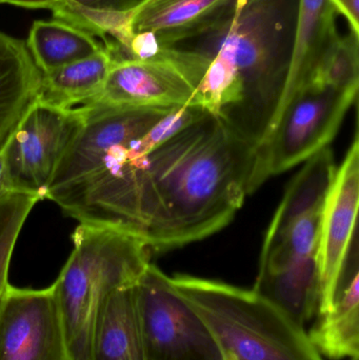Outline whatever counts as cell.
I'll return each instance as SVG.
<instances>
[{
    "label": "cell",
    "instance_id": "6da1fadb",
    "mask_svg": "<svg viewBox=\"0 0 359 360\" xmlns=\"http://www.w3.org/2000/svg\"><path fill=\"white\" fill-rule=\"evenodd\" d=\"M256 148L204 113L145 156L122 155L103 184L116 224L153 251L202 240L227 226L251 194Z\"/></svg>",
    "mask_w": 359,
    "mask_h": 360
},
{
    "label": "cell",
    "instance_id": "7a4b0ae2",
    "mask_svg": "<svg viewBox=\"0 0 359 360\" xmlns=\"http://www.w3.org/2000/svg\"><path fill=\"white\" fill-rule=\"evenodd\" d=\"M301 0H237L221 20L174 48L229 50L242 101L227 124L255 148L265 141L290 101L291 65Z\"/></svg>",
    "mask_w": 359,
    "mask_h": 360
},
{
    "label": "cell",
    "instance_id": "3957f363",
    "mask_svg": "<svg viewBox=\"0 0 359 360\" xmlns=\"http://www.w3.org/2000/svg\"><path fill=\"white\" fill-rule=\"evenodd\" d=\"M337 168L329 147L305 162L287 188L261 249L253 290L301 327L318 314L320 219Z\"/></svg>",
    "mask_w": 359,
    "mask_h": 360
},
{
    "label": "cell",
    "instance_id": "277c9868",
    "mask_svg": "<svg viewBox=\"0 0 359 360\" xmlns=\"http://www.w3.org/2000/svg\"><path fill=\"white\" fill-rule=\"evenodd\" d=\"M74 249L54 283L72 360H91L93 338L107 298L135 285L150 262L151 249L129 229L80 224Z\"/></svg>",
    "mask_w": 359,
    "mask_h": 360
},
{
    "label": "cell",
    "instance_id": "5b68a950",
    "mask_svg": "<svg viewBox=\"0 0 359 360\" xmlns=\"http://www.w3.org/2000/svg\"><path fill=\"white\" fill-rule=\"evenodd\" d=\"M225 353L235 360H324L305 328L254 290L187 274L170 277Z\"/></svg>",
    "mask_w": 359,
    "mask_h": 360
},
{
    "label": "cell",
    "instance_id": "8992f818",
    "mask_svg": "<svg viewBox=\"0 0 359 360\" xmlns=\"http://www.w3.org/2000/svg\"><path fill=\"white\" fill-rule=\"evenodd\" d=\"M358 92L308 84L289 101L269 136L255 151L251 194L268 179L329 147Z\"/></svg>",
    "mask_w": 359,
    "mask_h": 360
},
{
    "label": "cell",
    "instance_id": "52a82bcc",
    "mask_svg": "<svg viewBox=\"0 0 359 360\" xmlns=\"http://www.w3.org/2000/svg\"><path fill=\"white\" fill-rule=\"evenodd\" d=\"M211 57L162 49L147 60L113 61L100 93L86 105L113 109H164L191 105Z\"/></svg>",
    "mask_w": 359,
    "mask_h": 360
},
{
    "label": "cell",
    "instance_id": "ba28073f",
    "mask_svg": "<svg viewBox=\"0 0 359 360\" xmlns=\"http://www.w3.org/2000/svg\"><path fill=\"white\" fill-rule=\"evenodd\" d=\"M135 297L145 360H227L206 323L153 264L135 283Z\"/></svg>",
    "mask_w": 359,
    "mask_h": 360
},
{
    "label": "cell",
    "instance_id": "9c48e42d",
    "mask_svg": "<svg viewBox=\"0 0 359 360\" xmlns=\"http://www.w3.org/2000/svg\"><path fill=\"white\" fill-rule=\"evenodd\" d=\"M81 108L59 109L37 101L4 146L14 190L46 199L59 162L84 124Z\"/></svg>",
    "mask_w": 359,
    "mask_h": 360
},
{
    "label": "cell",
    "instance_id": "30bf717a",
    "mask_svg": "<svg viewBox=\"0 0 359 360\" xmlns=\"http://www.w3.org/2000/svg\"><path fill=\"white\" fill-rule=\"evenodd\" d=\"M79 107L84 124L55 171L46 193L52 201L90 179L115 148L138 139L172 110Z\"/></svg>",
    "mask_w": 359,
    "mask_h": 360
},
{
    "label": "cell",
    "instance_id": "8fae6325",
    "mask_svg": "<svg viewBox=\"0 0 359 360\" xmlns=\"http://www.w3.org/2000/svg\"><path fill=\"white\" fill-rule=\"evenodd\" d=\"M0 360H72L54 283L8 285L0 302Z\"/></svg>",
    "mask_w": 359,
    "mask_h": 360
},
{
    "label": "cell",
    "instance_id": "7c38bea8",
    "mask_svg": "<svg viewBox=\"0 0 359 360\" xmlns=\"http://www.w3.org/2000/svg\"><path fill=\"white\" fill-rule=\"evenodd\" d=\"M359 207V139L356 133L341 166L337 167L327 193L320 219L318 266L320 304L318 314L328 306L358 243Z\"/></svg>",
    "mask_w": 359,
    "mask_h": 360
},
{
    "label": "cell",
    "instance_id": "4fadbf2b",
    "mask_svg": "<svg viewBox=\"0 0 359 360\" xmlns=\"http://www.w3.org/2000/svg\"><path fill=\"white\" fill-rule=\"evenodd\" d=\"M308 334L320 355L332 360L359 359V269L354 245L327 308Z\"/></svg>",
    "mask_w": 359,
    "mask_h": 360
},
{
    "label": "cell",
    "instance_id": "5bb4252c",
    "mask_svg": "<svg viewBox=\"0 0 359 360\" xmlns=\"http://www.w3.org/2000/svg\"><path fill=\"white\" fill-rule=\"evenodd\" d=\"M236 1L145 0L133 14L130 33L153 32L160 48H173L221 20L234 8Z\"/></svg>",
    "mask_w": 359,
    "mask_h": 360
},
{
    "label": "cell",
    "instance_id": "9a60e30c",
    "mask_svg": "<svg viewBox=\"0 0 359 360\" xmlns=\"http://www.w3.org/2000/svg\"><path fill=\"white\" fill-rule=\"evenodd\" d=\"M40 82L25 42L0 32V150L38 101Z\"/></svg>",
    "mask_w": 359,
    "mask_h": 360
},
{
    "label": "cell",
    "instance_id": "2e32d148",
    "mask_svg": "<svg viewBox=\"0 0 359 360\" xmlns=\"http://www.w3.org/2000/svg\"><path fill=\"white\" fill-rule=\"evenodd\" d=\"M337 15L330 0L299 1L289 84L290 101L309 84L322 59L341 37L337 30Z\"/></svg>",
    "mask_w": 359,
    "mask_h": 360
},
{
    "label": "cell",
    "instance_id": "e0dca14e",
    "mask_svg": "<svg viewBox=\"0 0 359 360\" xmlns=\"http://www.w3.org/2000/svg\"><path fill=\"white\" fill-rule=\"evenodd\" d=\"M91 360H145L135 285L116 290L105 300L95 327Z\"/></svg>",
    "mask_w": 359,
    "mask_h": 360
},
{
    "label": "cell",
    "instance_id": "ac0fdd59",
    "mask_svg": "<svg viewBox=\"0 0 359 360\" xmlns=\"http://www.w3.org/2000/svg\"><path fill=\"white\" fill-rule=\"evenodd\" d=\"M113 59L103 46L93 56L41 73L38 101L59 109L86 105L100 93Z\"/></svg>",
    "mask_w": 359,
    "mask_h": 360
},
{
    "label": "cell",
    "instance_id": "d6986e66",
    "mask_svg": "<svg viewBox=\"0 0 359 360\" xmlns=\"http://www.w3.org/2000/svg\"><path fill=\"white\" fill-rule=\"evenodd\" d=\"M25 44L42 74L88 58L103 48L95 36L55 18L34 21Z\"/></svg>",
    "mask_w": 359,
    "mask_h": 360
},
{
    "label": "cell",
    "instance_id": "ffe728a7",
    "mask_svg": "<svg viewBox=\"0 0 359 360\" xmlns=\"http://www.w3.org/2000/svg\"><path fill=\"white\" fill-rule=\"evenodd\" d=\"M145 0H59L51 12L55 19L124 49L130 39V22Z\"/></svg>",
    "mask_w": 359,
    "mask_h": 360
},
{
    "label": "cell",
    "instance_id": "44dd1931",
    "mask_svg": "<svg viewBox=\"0 0 359 360\" xmlns=\"http://www.w3.org/2000/svg\"><path fill=\"white\" fill-rule=\"evenodd\" d=\"M309 84L331 86L346 92H358V34L350 30L345 35H341L318 65Z\"/></svg>",
    "mask_w": 359,
    "mask_h": 360
},
{
    "label": "cell",
    "instance_id": "7402d4cb",
    "mask_svg": "<svg viewBox=\"0 0 359 360\" xmlns=\"http://www.w3.org/2000/svg\"><path fill=\"white\" fill-rule=\"evenodd\" d=\"M39 197L13 190L0 196V302L8 289L11 258L21 229Z\"/></svg>",
    "mask_w": 359,
    "mask_h": 360
},
{
    "label": "cell",
    "instance_id": "603a6c76",
    "mask_svg": "<svg viewBox=\"0 0 359 360\" xmlns=\"http://www.w3.org/2000/svg\"><path fill=\"white\" fill-rule=\"evenodd\" d=\"M339 15L345 17L350 30L359 35V0H330Z\"/></svg>",
    "mask_w": 359,
    "mask_h": 360
},
{
    "label": "cell",
    "instance_id": "cb8c5ba5",
    "mask_svg": "<svg viewBox=\"0 0 359 360\" xmlns=\"http://www.w3.org/2000/svg\"><path fill=\"white\" fill-rule=\"evenodd\" d=\"M59 0H0V4H8L20 8H32V10H50L58 4Z\"/></svg>",
    "mask_w": 359,
    "mask_h": 360
},
{
    "label": "cell",
    "instance_id": "d4e9b609",
    "mask_svg": "<svg viewBox=\"0 0 359 360\" xmlns=\"http://www.w3.org/2000/svg\"><path fill=\"white\" fill-rule=\"evenodd\" d=\"M12 181H11L10 175H8V167H6V154L4 149L0 150V196L6 193L13 191Z\"/></svg>",
    "mask_w": 359,
    "mask_h": 360
},
{
    "label": "cell",
    "instance_id": "484cf974",
    "mask_svg": "<svg viewBox=\"0 0 359 360\" xmlns=\"http://www.w3.org/2000/svg\"><path fill=\"white\" fill-rule=\"evenodd\" d=\"M227 360H235V359H232V357L227 356Z\"/></svg>",
    "mask_w": 359,
    "mask_h": 360
},
{
    "label": "cell",
    "instance_id": "4316f807",
    "mask_svg": "<svg viewBox=\"0 0 359 360\" xmlns=\"http://www.w3.org/2000/svg\"><path fill=\"white\" fill-rule=\"evenodd\" d=\"M351 360H359V359H351Z\"/></svg>",
    "mask_w": 359,
    "mask_h": 360
}]
</instances>
